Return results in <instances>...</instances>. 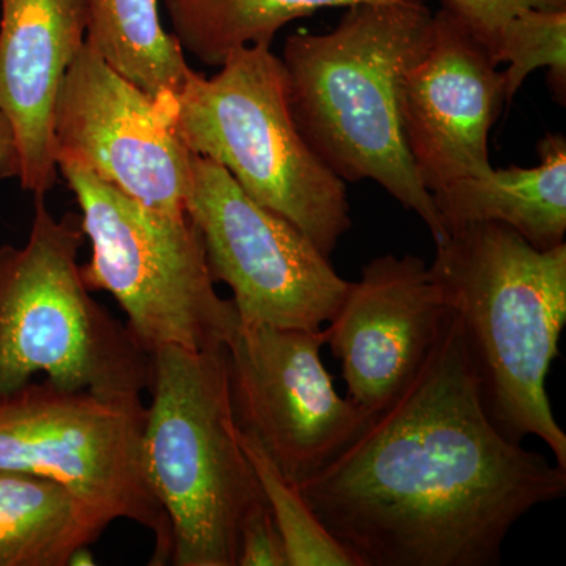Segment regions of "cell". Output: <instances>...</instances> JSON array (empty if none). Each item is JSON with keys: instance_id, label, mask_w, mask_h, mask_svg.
<instances>
[{"instance_id": "obj_1", "label": "cell", "mask_w": 566, "mask_h": 566, "mask_svg": "<svg viewBox=\"0 0 566 566\" xmlns=\"http://www.w3.org/2000/svg\"><path fill=\"white\" fill-rule=\"evenodd\" d=\"M296 486L356 566H493L566 471L495 427L450 311L409 385Z\"/></svg>"}, {"instance_id": "obj_2", "label": "cell", "mask_w": 566, "mask_h": 566, "mask_svg": "<svg viewBox=\"0 0 566 566\" xmlns=\"http://www.w3.org/2000/svg\"><path fill=\"white\" fill-rule=\"evenodd\" d=\"M431 29L422 0L356 3L331 32L290 35L281 61L294 125L312 151L345 182H378L438 244L447 233L400 120L401 81Z\"/></svg>"}, {"instance_id": "obj_3", "label": "cell", "mask_w": 566, "mask_h": 566, "mask_svg": "<svg viewBox=\"0 0 566 566\" xmlns=\"http://www.w3.org/2000/svg\"><path fill=\"white\" fill-rule=\"evenodd\" d=\"M434 245L430 271L463 326L488 415L513 441L542 439L566 471L546 385L566 324V244L542 251L504 223L480 222Z\"/></svg>"}, {"instance_id": "obj_4", "label": "cell", "mask_w": 566, "mask_h": 566, "mask_svg": "<svg viewBox=\"0 0 566 566\" xmlns=\"http://www.w3.org/2000/svg\"><path fill=\"white\" fill-rule=\"evenodd\" d=\"M145 472L172 532L170 564L237 566L241 524L268 504L234 423L226 346L150 353Z\"/></svg>"}, {"instance_id": "obj_5", "label": "cell", "mask_w": 566, "mask_h": 566, "mask_svg": "<svg viewBox=\"0 0 566 566\" xmlns=\"http://www.w3.org/2000/svg\"><path fill=\"white\" fill-rule=\"evenodd\" d=\"M81 216L55 218L44 197L21 248H0V394L43 374L65 389L142 398L150 354L91 296L77 263Z\"/></svg>"}, {"instance_id": "obj_6", "label": "cell", "mask_w": 566, "mask_h": 566, "mask_svg": "<svg viewBox=\"0 0 566 566\" xmlns=\"http://www.w3.org/2000/svg\"><path fill=\"white\" fill-rule=\"evenodd\" d=\"M175 128L256 203L282 216L331 259L352 230L346 182L294 125L285 70L271 46L244 48L211 77L193 73L175 98Z\"/></svg>"}, {"instance_id": "obj_7", "label": "cell", "mask_w": 566, "mask_h": 566, "mask_svg": "<svg viewBox=\"0 0 566 566\" xmlns=\"http://www.w3.org/2000/svg\"><path fill=\"white\" fill-rule=\"evenodd\" d=\"M59 172L76 197L92 245L82 281L117 301L137 344L148 354L164 346L223 348L240 315L216 292L188 216L145 207L81 167L63 164Z\"/></svg>"}, {"instance_id": "obj_8", "label": "cell", "mask_w": 566, "mask_h": 566, "mask_svg": "<svg viewBox=\"0 0 566 566\" xmlns=\"http://www.w3.org/2000/svg\"><path fill=\"white\" fill-rule=\"evenodd\" d=\"M142 398H107L50 379L0 394V471L57 483L104 528L132 521L155 536L151 565L170 564L172 532L144 463Z\"/></svg>"}, {"instance_id": "obj_9", "label": "cell", "mask_w": 566, "mask_h": 566, "mask_svg": "<svg viewBox=\"0 0 566 566\" xmlns=\"http://www.w3.org/2000/svg\"><path fill=\"white\" fill-rule=\"evenodd\" d=\"M186 216L200 234L212 281L232 290L241 319L318 331L337 314L352 282L293 223L193 153Z\"/></svg>"}, {"instance_id": "obj_10", "label": "cell", "mask_w": 566, "mask_h": 566, "mask_svg": "<svg viewBox=\"0 0 566 566\" xmlns=\"http://www.w3.org/2000/svg\"><path fill=\"white\" fill-rule=\"evenodd\" d=\"M326 327L241 319L226 345L234 423L293 485L326 468L375 412L342 397L322 360Z\"/></svg>"}, {"instance_id": "obj_11", "label": "cell", "mask_w": 566, "mask_h": 566, "mask_svg": "<svg viewBox=\"0 0 566 566\" xmlns=\"http://www.w3.org/2000/svg\"><path fill=\"white\" fill-rule=\"evenodd\" d=\"M174 112L175 98H153L85 43L55 99L57 167H81L145 207L185 216L192 153Z\"/></svg>"}, {"instance_id": "obj_12", "label": "cell", "mask_w": 566, "mask_h": 566, "mask_svg": "<svg viewBox=\"0 0 566 566\" xmlns=\"http://www.w3.org/2000/svg\"><path fill=\"white\" fill-rule=\"evenodd\" d=\"M499 66L463 22L442 9L433 13L428 46L400 87L406 148L431 196L493 169L488 140L506 104Z\"/></svg>"}, {"instance_id": "obj_13", "label": "cell", "mask_w": 566, "mask_h": 566, "mask_svg": "<svg viewBox=\"0 0 566 566\" xmlns=\"http://www.w3.org/2000/svg\"><path fill=\"white\" fill-rule=\"evenodd\" d=\"M450 316L441 285L416 255L378 256L352 282L327 344L354 403L376 412L427 360Z\"/></svg>"}, {"instance_id": "obj_14", "label": "cell", "mask_w": 566, "mask_h": 566, "mask_svg": "<svg viewBox=\"0 0 566 566\" xmlns=\"http://www.w3.org/2000/svg\"><path fill=\"white\" fill-rule=\"evenodd\" d=\"M87 0H0V111L21 155V188L44 197L57 185L54 107L85 44Z\"/></svg>"}, {"instance_id": "obj_15", "label": "cell", "mask_w": 566, "mask_h": 566, "mask_svg": "<svg viewBox=\"0 0 566 566\" xmlns=\"http://www.w3.org/2000/svg\"><path fill=\"white\" fill-rule=\"evenodd\" d=\"M538 166L491 169L433 193L446 233L480 222L509 226L536 249L565 243L566 139L546 134L536 145Z\"/></svg>"}, {"instance_id": "obj_16", "label": "cell", "mask_w": 566, "mask_h": 566, "mask_svg": "<svg viewBox=\"0 0 566 566\" xmlns=\"http://www.w3.org/2000/svg\"><path fill=\"white\" fill-rule=\"evenodd\" d=\"M103 532L65 488L0 471V566H69L71 554Z\"/></svg>"}, {"instance_id": "obj_17", "label": "cell", "mask_w": 566, "mask_h": 566, "mask_svg": "<svg viewBox=\"0 0 566 566\" xmlns=\"http://www.w3.org/2000/svg\"><path fill=\"white\" fill-rule=\"evenodd\" d=\"M85 43L156 99L177 98L196 73L164 29L159 0H87Z\"/></svg>"}, {"instance_id": "obj_18", "label": "cell", "mask_w": 566, "mask_h": 566, "mask_svg": "<svg viewBox=\"0 0 566 566\" xmlns=\"http://www.w3.org/2000/svg\"><path fill=\"white\" fill-rule=\"evenodd\" d=\"M182 52L208 66H222L234 52L273 46L286 24L324 9L394 0H163Z\"/></svg>"}, {"instance_id": "obj_19", "label": "cell", "mask_w": 566, "mask_h": 566, "mask_svg": "<svg viewBox=\"0 0 566 566\" xmlns=\"http://www.w3.org/2000/svg\"><path fill=\"white\" fill-rule=\"evenodd\" d=\"M240 438L282 536L289 566H356L316 517L297 486L281 474L252 439L241 433Z\"/></svg>"}, {"instance_id": "obj_20", "label": "cell", "mask_w": 566, "mask_h": 566, "mask_svg": "<svg viewBox=\"0 0 566 566\" xmlns=\"http://www.w3.org/2000/svg\"><path fill=\"white\" fill-rule=\"evenodd\" d=\"M505 84L506 103L523 87L528 74L547 70V85L562 106L566 102V9L524 11L506 29L495 54Z\"/></svg>"}, {"instance_id": "obj_21", "label": "cell", "mask_w": 566, "mask_h": 566, "mask_svg": "<svg viewBox=\"0 0 566 566\" xmlns=\"http://www.w3.org/2000/svg\"><path fill=\"white\" fill-rule=\"evenodd\" d=\"M441 9L463 22L495 61L506 29L516 17L534 9H566V0H441Z\"/></svg>"}, {"instance_id": "obj_22", "label": "cell", "mask_w": 566, "mask_h": 566, "mask_svg": "<svg viewBox=\"0 0 566 566\" xmlns=\"http://www.w3.org/2000/svg\"><path fill=\"white\" fill-rule=\"evenodd\" d=\"M237 566H289L285 545L268 504L256 506L241 524Z\"/></svg>"}, {"instance_id": "obj_23", "label": "cell", "mask_w": 566, "mask_h": 566, "mask_svg": "<svg viewBox=\"0 0 566 566\" xmlns=\"http://www.w3.org/2000/svg\"><path fill=\"white\" fill-rule=\"evenodd\" d=\"M21 175V155L17 133L10 118L0 111V180H10Z\"/></svg>"}, {"instance_id": "obj_24", "label": "cell", "mask_w": 566, "mask_h": 566, "mask_svg": "<svg viewBox=\"0 0 566 566\" xmlns=\"http://www.w3.org/2000/svg\"><path fill=\"white\" fill-rule=\"evenodd\" d=\"M95 557H93L91 546H81L74 551L70 556L69 566H85L95 565Z\"/></svg>"}]
</instances>
